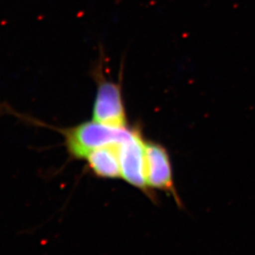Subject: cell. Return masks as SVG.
<instances>
[{
    "mask_svg": "<svg viewBox=\"0 0 255 255\" xmlns=\"http://www.w3.org/2000/svg\"><path fill=\"white\" fill-rule=\"evenodd\" d=\"M15 116L26 123L51 128L62 134L64 137V147L71 160H84L86 156L96 148L121 141L127 136L130 128L129 127H110L96 122L93 119L72 127L53 128L27 116L19 114H15Z\"/></svg>",
    "mask_w": 255,
    "mask_h": 255,
    "instance_id": "6da1fadb",
    "label": "cell"
},
{
    "mask_svg": "<svg viewBox=\"0 0 255 255\" xmlns=\"http://www.w3.org/2000/svg\"><path fill=\"white\" fill-rule=\"evenodd\" d=\"M102 72V70L96 71L97 91L92 119L110 127H128L121 84L108 80Z\"/></svg>",
    "mask_w": 255,
    "mask_h": 255,
    "instance_id": "7a4b0ae2",
    "label": "cell"
},
{
    "mask_svg": "<svg viewBox=\"0 0 255 255\" xmlns=\"http://www.w3.org/2000/svg\"><path fill=\"white\" fill-rule=\"evenodd\" d=\"M145 142L138 128H130L129 132L120 146L121 178L129 185L152 196L145 178Z\"/></svg>",
    "mask_w": 255,
    "mask_h": 255,
    "instance_id": "3957f363",
    "label": "cell"
},
{
    "mask_svg": "<svg viewBox=\"0 0 255 255\" xmlns=\"http://www.w3.org/2000/svg\"><path fill=\"white\" fill-rule=\"evenodd\" d=\"M145 178L148 189L167 193L180 203L175 189L170 156L163 145L146 140L145 142Z\"/></svg>",
    "mask_w": 255,
    "mask_h": 255,
    "instance_id": "277c9868",
    "label": "cell"
},
{
    "mask_svg": "<svg viewBox=\"0 0 255 255\" xmlns=\"http://www.w3.org/2000/svg\"><path fill=\"white\" fill-rule=\"evenodd\" d=\"M124 139L96 148L86 156L84 161L87 168L95 177L101 179L121 178L120 146Z\"/></svg>",
    "mask_w": 255,
    "mask_h": 255,
    "instance_id": "5b68a950",
    "label": "cell"
}]
</instances>
